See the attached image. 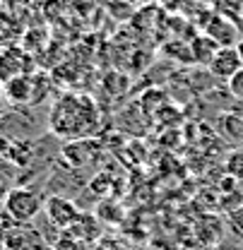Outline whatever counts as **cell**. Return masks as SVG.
<instances>
[{
	"label": "cell",
	"mask_w": 243,
	"mask_h": 250,
	"mask_svg": "<svg viewBox=\"0 0 243 250\" xmlns=\"http://www.w3.org/2000/svg\"><path fill=\"white\" fill-rule=\"evenodd\" d=\"M24 75V62H22V53L17 48H7L0 53V82L7 84L17 77Z\"/></svg>",
	"instance_id": "obj_6"
},
{
	"label": "cell",
	"mask_w": 243,
	"mask_h": 250,
	"mask_svg": "<svg viewBox=\"0 0 243 250\" xmlns=\"http://www.w3.org/2000/svg\"><path fill=\"white\" fill-rule=\"evenodd\" d=\"M236 51H239V58H241V62H243V39L236 43Z\"/></svg>",
	"instance_id": "obj_14"
},
{
	"label": "cell",
	"mask_w": 243,
	"mask_h": 250,
	"mask_svg": "<svg viewBox=\"0 0 243 250\" xmlns=\"http://www.w3.org/2000/svg\"><path fill=\"white\" fill-rule=\"evenodd\" d=\"M241 67H243V62L239 58V51L236 48H219L217 56L212 58V62L207 65V70L212 72V77L224 80V82H229Z\"/></svg>",
	"instance_id": "obj_5"
},
{
	"label": "cell",
	"mask_w": 243,
	"mask_h": 250,
	"mask_svg": "<svg viewBox=\"0 0 243 250\" xmlns=\"http://www.w3.org/2000/svg\"><path fill=\"white\" fill-rule=\"evenodd\" d=\"M231 2H234V5H239V7L243 10V0H231Z\"/></svg>",
	"instance_id": "obj_15"
},
{
	"label": "cell",
	"mask_w": 243,
	"mask_h": 250,
	"mask_svg": "<svg viewBox=\"0 0 243 250\" xmlns=\"http://www.w3.org/2000/svg\"><path fill=\"white\" fill-rule=\"evenodd\" d=\"M44 209H46V217L51 219L58 229H65V231H70L82 219V212L77 209V205L67 197H61V195L48 197L44 202Z\"/></svg>",
	"instance_id": "obj_4"
},
{
	"label": "cell",
	"mask_w": 243,
	"mask_h": 250,
	"mask_svg": "<svg viewBox=\"0 0 243 250\" xmlns=\"http://www.w3.org/2000/svg\"><path fill=\"white\" fill-rule=\"evenodd\" d=\"M99 111L89 96L80 94H65L51 108V130L58 137L77 140L96 130Z\"/></svg>",
	"instance_id": "obj_1"
},
{
	"label": "cell",
	"mask_w": 243,
	"mask_h": 250,
	"mask_svg": "<svg viewBox=\"0 0 243 250\" xmlns=\"http://www.w3.org/2000/svg\"><path fill=\"white\" fill-rule=\"evenodd\" d=\"M44 197L31 188H12L5 197V212L17 224H29L41 214Z\"/></svg>",
	"instance_id": "obj_2"
},
{
	"label": "cell",
	"mask_w": 243,
	"mask_h": 250,
	"mask_svg": "<svg viewBox=\"0 0 243 250\" xmlns=\"http://www.w3.org/2000/svg\"><path fill=\"white\" fill-rule=\"evenodd\" d=\"M111 2H116V0H111Z\"/></svg>",
	"instance_id": "obj_16"
},
{
	"label": "cell",
	"mask_w": 243,
	"mask_h": 250,
	"mask_svg": "<svg viewBox=\"0 0 243 250\" xmlns=\"http://www.w3.org/2000/svg\"><path fill=\"white\" fill-rule=\"evenodd\" d=\"M226 171L231 178H239L243 181V152H231L226 159Z\"/></svg>",
	"instance_id": "obj_9"
},
{
	"label": "cell",
	"mask_w": 243,
	"mask_h": 250,
	"mask_svg": "<svg viewBox=\"0 0 243 250\" xmlns=\"http://www.w3.org/2000/svg\"><path fill=\"white\" fill-rule=\"evenodd\" d=\"M5 94L12 101L24 104V101H29V96L34 94V80L27 77V75H22V77H17V80H12V82L5 84Z\"/></svg>",
	"instance_id": "obj_8"
},
{
	"label": "cell",
	"mask_w": 243,
	"mask_h": 250,
	"mask_svg": "<svg viewBox=\"0 0 243 250\" xmlns=\"http://www.w3.org/2000/svg\"><path fill=\"white\" fill-rule=\"evenodd\" d=\"M7 192H10V190H7V188H5V183L0 181V200H2V202H5V197H7Z\"/></svg>",
	"instance_id": "obj_13"
},
{
	"label": "cell",
	"mask_w": 243,
	"mask_h": 250,
	"mask_svg": "<svg viewBox=\"0 0 243 250\" xmlns=\"http://www.w3.org/2000/svg\"><path fill=\"white\" fill-rule=\"evenodd\" d=\"M202 34H207L219 48H236V43L241 41L236 20L224 17V15H219V12H214L210 20H205Z\"/></svg>",
	"instance_id": "obj_3"
},
{
	"label": "cell",
	"mask_w": 243,
	"mask_h": 250,
	"mask_svg": "<svg viewBox=\"0 0 243 250\" xmlns=\"http://www.w3.org/2000/svg\"><path fill=\"white\" fill-rule=\"evenodd\" d=\"M229 84V92H231V96H236V99H241L243 101V67L226 82Z\"/></svg>",
	"instance_id": "obj_11"
},
{
	"label": "cell",
	"mask_w": 243,
	"mask_h": 250,
	"mask_svg": "<svg viewBox=\"0 0 243 250\" xmlns=\"http://www.w3.org/2000/svg\"><path fill=\"white\" fill-rule=\"evenodd\" d=\"M190 56H193V62H200V65H210L212 58L217 56L219 46L214 43L207 34H198L195 39H190Z\"/></svg>",
	"instance_id": "obj_7"
},
{
	"label": "cell",
	"mask_w": 243,
	"mask_h": 250,
	"mask_svg": "<svg viewBox=\"0 0 243 250\" xmlns=\"http://www.w3.org/2000/svg\"><path fill=\"white\" fill-rule=\"evenodd\" d=\"M229 229H231V233H234L236 238L243 241V207L234 209V212L229 214Z\"/></svg>",
	"instance_id": "obj_10"
},
{
	"label": "cell",
	"mask_w": 243,
	"mask_h": 250,
	"mask_svg": "<svg viewBox=\"0 0 243 250\" xmlns=\"http://www.w3.org/2000/svg\"><path fill=\"white\" fill-rule=\"evenodd\" d=\"M56 250H87V246L80 241V238H72V236H65L63 241H58Z\"/></svg>",
	"instance_id": "obj_12"
}]
</instances>
